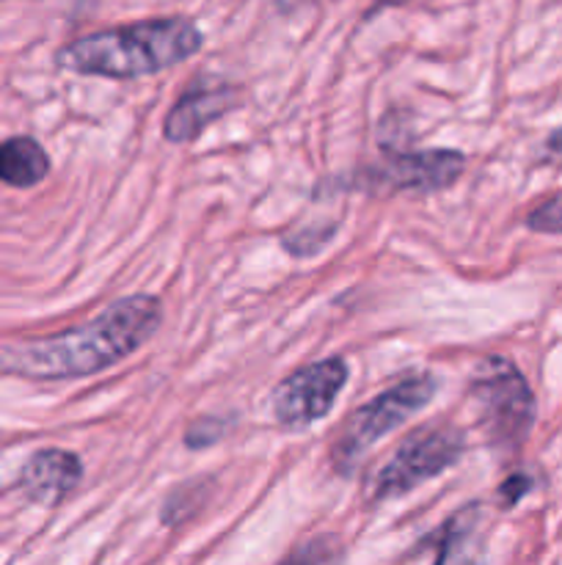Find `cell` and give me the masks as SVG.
<instances>
[{
    "mask_svg": "<svg viewBox=\"0 0 562 565\" xmlns=\"http://www.w3.org/2000/svg\"><path fill=\"white\" fill-rule=\"evenodd\" d=\"M466 169V154L457 149H383L378 163L358 171L353 188L367 193H435L455 185Z\"/></svg>",
    "mask_w": 562,
    "mask_h": 565,
    "instance_id": "8992f818",
    "label": "cell"
},
{
    "mask_svg": "<svg viewBox=\"0 0 562 565\" xmlns=\"http://www.w3.org/2000/svg\"><path fill=\"white\" fill-rule=\"evenodd\" d=\"M83 461L69 450L61 447H44L36 450L25 461L17 478V489L25 494V500L36 505L55 508L80 486Z\"/></svg>",
    "mask_w": 562,
    "mask_h": 565,
    "instance_id": "9c48e42d",
    "label": "cell"
},
{
    "mask_svg": "<svg viewBox=\"0 0 562 565\" xmlns=\"http://www.w3.org/2000/svg\"><path fill=\"white\" fill-rule=\"evenodd\" d=\"M347 375L350 373L342 356L320 359L287 375L270 395L275 423L287 430H303L320 423L334 408Z\"/></svg>",
    "mask_w": 562,
    "mask_h": 565,
    "instance_id": "52a82bcc",
    "label": "cell"
},
{
    "mask_svg": "<svg viewBox=\"0 0 562 565\" xmlns=\"http://www.w3.org/2000/svg\"><path fill=\"white\" fill-rule=\"evenodd\" d=\"M240 86L224 81L191 83L187 92L180 94L163 119V138L171 143H191L202 136L215 119L226 116L240 105Z\"/></svg>",
    "mask_w": 562,
    "mask_h": 565,
    "instance_id": "ba28073f",
    "label": "cell"
},
{
    "mask_svg": "<svg viewBox=\"0 0 562 565\" xmlns=\"http://www.w3.org/2000/svg\"><path fill=\"white\" fill-rule=\"evenodd\" d=\"M439 390V379L433 373H408L400 381L375 395L372 401L364 403L361 408L350 414L345 425H342L339 436L331 445V467L347 478L353 469L361 463L369 447L378 445L386 434L400 428L402 423L422 412Z\"/></svg>",
    "mask_w": 562,
    "mask_h": 565,
    "instance_id": "277c9868",
    "label": "cell"
},
{
    "mask_svg": "<svg viewBox=\"0 0 562 565\" xmlns=\"http://www.w3.org/2000/svg\"><path fill=\"white\" fill-rule=\"evenodd\" d=\"M345 546L339 535H314V539L298 544L290 555L275 565H342Z\"/></svg>",
    "mask_w": 562,
    "mask_h": 565,
    "instance_id": "4fadbf2b",
    "label": "cell"
},
{
    "mask_svg": "<svg viewBox=\"0 0 562 565\" xmlns=\"http://www.w3.org/2000/svg\"><path fill=\"white\" fill-rule=\"evenodd\" d=\"M463 450H466V434L455 425H424V428L413 430L408 439H402L395 456L378 469L369 483V500H397V497L419 489L422 483L455 467Z\"/></svg>",
    "mask_w": 562,
    "mask_h": 565,
    "instance_id": "5b68a950",
    "label": "cell"
},
{
    "mask_svg": "<svg viewBox=\"0 0 562 565\" xmlns=\"http://www.w3.org/2000/svg\"><path fill=\"white\" fill-rule=\"evenodd\" d=\"M472 401L477 403L485 439L499 456H518L538 417L534 392L518 364L507 356L479 359L472 375Z\"/></svg>",
    "mask_w": 562,
    "mask_h": 565,
    "instance_id": "3957f363",
    "label": "cell"
},
{
    "mask_svg": "<svg viewBox=\"0 0 562 565\" xmlns=\"http://www.w3.org/2000/svg\"><path fill=\"white\" fill-rule=\"evenodd\" d=\"M229 430V423L220 417H198L187 425L185 430V447L187 450H204V447H213L215 441H220Z\"/></svg>",
    "mask_w": 562,
    "mask_h": 565,
    "instance_id": "9a60e30c",
    "label": "cell"
},
{
    "mask_svg": "<svg viewBox=\"0 0 562 565\" xmlns=\"http://www.w3.org/2000/svg\"><path fill=\"white\" fill-rule=\"evenodd\" d=\"M435 563L433 565H488L483 535V508L468 502L452 513L433 535Z\"/></svg>",
    "mask_w": 562,
    "mask_h": 565,
    "instance_id": "30bf717a",
    "label": "cell"
},
{
    "mask_svg": "<svg viewBox=\"0 0 562 565\" xmlns=\"http://www.w3.org/2000/svg\"><path fill=\"white\" fill-rule=\"evenodd\" d=\"M545 152H549L551 158L562 160V127H556V130L545 138Z\"/></svg>",
    "mask_w": 562,
    "mask_h": 565,
    "instance_id": "e0dca14e",
    "label": "cell"
},
{
    "mask_svg": "<svg viewBox=\"0 0 562 565\" xmlns=\"http://www.w3.org/2000/svg\"><path fill=\"white\" fill-rule=\"evenodd\" d=\"M163 323L158 296L136 292L75 329L17 342L0 353V373L31 381H75L125 362Z\"/></svg>",
    "mask_w": 562,
    "mask_h": 565,
    "instance_id": "6da1fadb",
    "label": "cell"
},
{
    "mask_svg": "<svg viewBox=\"0 0 562 565\" xmlns=\"http://www.w3.org/2000/svg\"><path fill=\"white\" fill-rule=\"evenodd\" d=\"M209 494V483L207 480H185L180 489L171 491L163 502V511H160V522L165 527H176V524L187 522L193 516L198 505L207 500Z\"/></svg>",
    "mask_w": 562,
    "mask_h": 565,
    "instance_id": "7c38bea8",
    "label": "cell"
},
{
    "mask_svg": "<svg viewBox=\"0 0 562 565\" xmlns=\"http://www.w3.org/2000/svg\"><path fill=\"white\" fill-rule=\"evenodd\" d=\"M523 224H527V230L540 232V235H562V191L529 210Z\"/></svg>",
    "mask_w": 562,
    "mask_h": 565,
    "instance_id": "5bb4252c",
    "label": "cell"
},
{
    "mask_svg": "<svg viewBox=\"0 0 562 565\" xmlns=\"http://www.w3.org/2000/svg\"><path fill=\"white\" fill-rule=\"evenodd\" d=\"M50 174V154L31 136L6 138L0 143V182L11 188H33Z\"/></svg>",
    "mask_w": 562,
    "mask_h": 565,
    "instance_id": "8fae6325",
    "label": "cell"
},
{
    "mask_svg": "<svg viewBox=\"0 0 562 565\" xmlns=\"http://www.w3.org/2000/svg\"><path fill=\"white\" fill-rule=\"evenodd\" d=\"M534 489V478L527 472H512L505 483L499 486V505L501 508H516L529 491Z\"/></svg>",
    "mask_w": 562,
    "mask_h": 565,
    "instance_id": "2e32d148",
    "label": "cell"
},
{
    "mask_svg": "<svg viewBox=\"0 0 562 565\" xmlns=\"http://www.w3.org/2000/svg\"><path fill=\"white\" fill-rule=\"evenodd\" d=\"M204 33L191 17H152L130 25L105 28L64 44L55 55L61 70L108 81L158 75L202 50Z\"/></svg>",
    "mask_w": 562,
    "mask_h": 565,
    "instance_id": "7a4b0ae2",
    "label": "cell"
}]
</instances>
